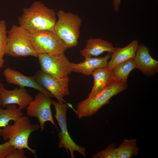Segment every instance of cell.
Listing matches in <instances>:
<instances>
[{
    "mask_svg": "<svg viewBox=\"0 0 158 158\" xmlns=\"http://www.w3.org/2000/svg\"><path fill=\"white\" fill-rule=\"evenodd\" d=\"M30 39L38 54L52 55L64 53L68 48L64 42L53 30L30 32Z\"/></svg>",
    "mask_w": 158,
    "mask_h": 158,
    "instance_id": "6",
    "label": "cell"
},
{
    "mask_svg": "<svg viewBox=\"0 0 158 158\" xmlns=\"http://www.w3.org/2000/svg\"><path fill=\"white\" fill-rule=\"evenodd\" d=\"M15 148L8 141L0 145V158H7Z\"/></svg>",
    "mask_w": 158,
    "mask_h": 158,
    "instance_id": "23",
    "label": "cell"
},
{
    "mask_svg": "<svg viewBox=\"0 0 158 158\" xmlns=\"http://www.w3.org/2000/svg\"><path fill=\"white\" fill-rule=\"evenodd\" d=\"M53 104V101L51 97L40 92L35 95L34 99L26 107L27 115L38 119L41 132L45 129L44 124L47 121H49L57 128L51 110V106Z\"/></svg>",
    "mask_w": 158,
    "mask_h": 158,
    "instance_id": "9",
    "label": "cell"
},
{
    "mask_svg": "<svg viewBox=\"0 0 158 158\" xmlns=\"http://www.w3.org/2000/svg\"><path fill=\"white\" fill-rule=\"evenodd\" d=\"M3 75L8 84L18 85L20 87L32 88L39 91L49 97H54L49 91L40 85L33 76L25 75L10 68H7L4 70Z\"/></svg>",
    "mask_w": 158,
    "mask_h": 158,
    "instance_id": "13",
    "label": "cell"
},
{
    "mask_svg": "<svg viewBox=\"0 0 158 158\" xmlns=\"http://www.w3.org/2000/svg\"><path fill=\"white\" fill-rule=\"evenodd\" d=\"M7 33L6 54L15 57L32 56L37 58L38 54L32 45L28 31L20 25H13Z\"/></svg>",
    "mask_w": 158,
    "mask_h": 158,
    "instance_id": "5",
    "label": "cell"
},
{
    "mask_svg": "<svg viewBox=\"0 0 158 158\" xmlns=\"http://www.w3.org/2000/svg\"><path fill=\"white\" fill-rule=\"evenodd\" d=\"M56 114L54 115L59 127L61 131L58 134L60 142L58 144L59 148H64L68 154V150L70 151L71 157L75 158V151H77L84 157H86L85 149L75 143L71 137L68 133L67 125L66 112L69 105L67 103H60L53 101Z\"/></svg>",
    "mask_w": 158,
    "mask_h": 158,
    "instance_id": "7",
    "label": "cell"
},
{
    "mask_svg": "<svg viewBox=\"0 0 158 158\" xmlns=\"http://www.w3.org/2000/svg\"><path fill=\"white\" fill-rule=\"evenodd\" d=\"M114 48L113 44L107 40L90 38L87 40L85 47L80 52L85 59L98 56L105 52L111 54Z\"/></svg>",
    "mask_w": 158,
    "mask_h": 158,
    "instance_id": "14",
    "label": "cell"
},
{
    "mask_svg": "<svg viewBox=\"0 0 158 158\" xmlns=\"http://www.w3.org/2000/svg\"><path fill=\"white\" fill-rule=\"evenodd\" d=\"M7 31L6 23L4 20H0V68L4 64L3 58L5 54L6 49L7 40Z\"/></svg>",
    "mask_w": 158,
    "mask_h": 158,
    "instance_id": "21",
    "label": "cell"
},
{
    "mask_svg": "<svg viewBox=\"0 0 158 158\" xmlns=\"http://www.w3.org/2000/svg\"><path fill=\"white\" fill-rule=\"evenodd\" d=\"M111 54L108 53L105 56L99 58L90 57L85 59L82 62L73 63V72L82 73L88 75L95 69L107 66L108 61L111 57Z\"/></svg>",
    "mask_w": 158,
    "mask_h": 158,
    "instance_id": "16",
    "label": "cell"
},
{
    "mask_svg": "<svg viewBox=\"0 0 158 158\" xmlns=\"http://www.w3.org/2000/svg\"><path fill=\"white\" fill-rule=\"evenodd\" d=\"M36 81L49 91L60 103H63V98L70 94L68 76L59 78L43 72L41 70L33 76Z\"/></svg>",
    "mask_w": 158,
    "mask_h": 158,
    "instance_id": "10",
    "label": "cell"
},
{
    "mask_svg": "<svg viewBox=\"0 0 158 158\" xmlns=\"http://www.w3.org/2000/svg\"><path fill=\"white\" fill-rule=\"evenodd\" d=\"M135 68H137L134 59L120 63L111 70L112 78L116 81L127 82L130 73Z\"/></svg>",
    "mask_w": 158,
    "mask_h": 158,
    "instance_id": "18",
    "label": "cell"
},
{
    "mask_svg": "<svg viewBox=\"0 0 158 158\" xmlns=\"http://www.w3.org/2000/svg\"><path fill=\"white\" fill-rule=\"evenodd\" d=\"M1 98L0 96V108H1Z\"/></svg>",
    "mask_w": 158,
    "mask_h": 158,
    "instance_id": "26",
    "label": "cell"
},
{
    "mask_svg": "<svg viewBox=\"0 0 158 158\" xmlns=\"http://www.w3.org/2000/svg\"><path fill=\"white\" fill-rule=\"evenodd\" d=\"M24 149L15 148L7 158H27L25 155Z\"/></svg>",
    "mask_w": 158,
    "mask_h": 158,
    "instance_id": "24",
    "label": "cell"
},
{
    "mask_svg": "<svg viewBox=\"0 0 158 158\" xmlns=\"http://www.w3.org/2000/svg\"><path fill=\"white\" fill-rule=\"evenodd\" d=\"M41 70L57 78L67 76L73 72V63L70 62L64 53L52 55L47 54H38Z\"/></svg>",
    "mask_w": 158,
    "mask_h": 158,
    "instance_id": "8",
    "label": "cell"
},
{
    "mask_svg": "<svg viewBox=\"0 0 158 158\" xmlns=\"http://www.w3.org/2000/svg\"><path fill=\"white\" fill-rule=\"evenodd\" d=\"M138 45V40H135L124 47H114L111 59L108 62L107 67L111 70L118 64L127 60L134 59Z\"/></svg>",
    "mask_w": 158,
    "mask_h": 158,
    "instance_id": "15",
    "label": "cell"
},
{
    "mask_svg": "<svg viewBox=\"0 0 158 158\" xmlns=\"http://www.w3.org/2000/svg\"><path fill=\"white\" fill-rule=\"evenodd\" d=\"M137 141L135 138L123 140L117 147L118 158H130L137 156L139 150Z\"/></svg>",
    "mask_w": 158,
    "mask_h": 158,
    "instance_id": "20",
    "label": "cell"
},
{
    "mask_svg": "<svg viewBox=\"0 0 158 158\" xmlns=\"http://www.w3.org/2000/svg\"><path fill=\"white\" fill-rule=\"evenodd\" d=\"M134 59L137 68L145 75L151 77L158 73V61L152 57L148 48L145 45H138Z\"/></svg>",
    "mask_w": 158,
    "mask_h": 158,
    "instance_id": "12",
    "label": "cell"
},
{
    "mask_svg": "<svg viewBox=\"0 0 158 158\" xmlns=\"http://www.w3.org/2000/svg\"><path fill=\"white\" fill-rule=\"evenodd\" d=\"M0 96L1 107H6L9 104H16L22 110L26 108L33 100L32 97L24 87H20L9 90L5 89L4 85L0 83Z\"/></svg>",
    "mask_w": 158,
    "mask_h": 158,
    "instance_id": "11",
    "label": "cell"
},
{
    "mask_svg": "<svg viewBox=\"0 0 158 158\" xmlns=\"http://www.w3.org/2000/svg\"><path fill=\"white\" fill-rule=\"evenodd\" d=\"M94 79V85L88 95L92 97L105 87L112 80L111 70L107 67L97 68L91 73Z\"/></svg>",
    "mask_w": 158,
    "mask_h": 158,
    "instance_id": "17",
    "label": "cell"
},
{
    "mask_svg": "<svg viewBox=\"0 0 158 158\" xmlns=\"http://www.w3.org/2000/svg\"><path fill=\"white\" fill-rule=\"evenodd\" d=\"M58 19L53 31L65 43L68 48L77 46L80 37L82 20L78 15L59 10L56 13Z\"/></svg>",
    "mask_w": 158,
    "mask_h": 158,
    "instance_id": "4",
    "label": "cell"
},
{
    "mask_svg": "<svg viewBox=\"0 0 158 158\" xmlns=\"http://www.w3.org/2000/svg\"><path fill=\"white\" fill-rule=\"evenodd\" d=\"M93 158H118L117 147L114 143L109 145L106 149L93 154Z\"/></svg>",
    "mask_w": 158,
    "mask_h": 158,
    "instance_id": "22",
    "label": "cell"
},
{
    "mask_svg": "<svg viewBox=\"0 0 158 158\" xmlns=\"http://www.w3.org/2000/svg\"><path fill=\"white\" fill-rule=\"evenodd\" d=\"M127 82L113 80L103 89L94 96L88 97L78 104L75 112L79 118L95 114L102 106L109 102L113 96L126 89Z\"/></svg>",
    "mask_w": 158,
    "mask_h": 158,
    "instance_id": "2",
    "label": "cell"
},
{
    "mask_svg": "<svg viewBox=\"0 0 158 158\" xmlns=\"http://www.w3.org/2000/svg\"><path fill=\"white\" fill-rule=\"evenodd\" d=\"M121 2V0H113V4L114 10L115 12H117L119 11Z\"/></svg>",
    "mask_w": 158,
    "mask_h": 158,
    "instance_id": "25",
    "label": "cell"
},
{
    "mask_svg": "<svg viewBox=\"0 0 158 158\" xmlns=\"http://www.w3.org/2000/svg\"><path fill=\"white\" fill-rule=\"evenodd\" d=\"M40 128L39 124H32L28 117L23 116L13 124H9L2 128L1 136L4 141L8 140L15 148L26 149L37 158L36 150L29 146L28 140L32 133Z\"/></svg>",
    "mask_w": 158,
    "mask_h": 158,
    "instance_id": "3",
    "label": "cell"
},
{
    "mask_svg": "<svg viewBox=\"0 0 158 158\" xmlns=\"http://www.w3.org/2000/svg\"><path fill=\"white\" fill-rule=\"evenodd\" d=\"M18 20L20 25L30 32L53 31L56 20V13L41 2L36 1L29 7L23 9Z\"/></svg>",
    "mask_w": 158,
    "mask_h": 158,
    "instance_id": "1",
    "label": "cell"
},
{
    "mask_svg": "<svg viewBox=\"0 0 158 158\" xmlns=\"http://www.w3.org/2000/svg\"><path fill=\"white\" fill-rule=\"evenodd\" d=\"M6 109L0 108V136H1L2 128L9 124L11 121H16L23 116L21 110L17 108L15 104L6 105Z\"/></svg>",
    "mask_w": 158,
    "mask_h": 158,
    "instance_id": "19",
    "label": "cell"
}]
</instances>
